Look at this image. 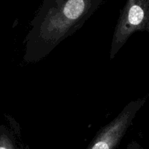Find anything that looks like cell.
I'll list each match as a JSON object with an SVG mask.
<instances>
[{"label":"cell","mask_w":149,"mask_h":149,"mask_svg":"<svg viewBox=\"0 0 149 149\" xmlns=\"http://www.w3.org/2000/svg\"><path fill=\"white\" fill-rule=\"evenodd\" d=\"M103 2L66 0L34 16L25 38V62L36 63L45 58L60 42L80 29Z\"/></svg>","instance_id":"cell-1"},{"label":"cell","mask_w":149,"mask_h":149,"mask_svg":"<svg viewBox=\"0 0 149 149\" xmlns=\"http://www.w3.org/2000/svg\"><path fill=\"white\" fill-rule=\"evenodd\" d=\"M137 31L149 33V0H127L113 31L109 54L110 60Z\"/></svg>","instance_id":"cell-2"},{"label":"cell","mask_w":149,"mask_h":149,"mask_svg":"<svg viewBox=\"0 0 149 149\" xmlns=\"http://www.w3.org/2000/svg\"><path fill=\"white\" fill-rule=\"evenodd\" d=\"M147 97L139 98L126 104L118 116L97 132L87 149H114L132 125L137 112Z\"/></svg>","instance_id":"cell-3"}]
</instances>
